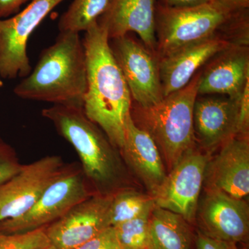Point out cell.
I'll list each match as a JSON object with an SVG mask.
<instances>
[{
  "label": "cell",
  "mask_w": 249,
  "mask_h": 249,
  "mask_svg": "<svg viewBox=\"0 0 249 249\" xmlns=\"http://www.w3.org/2000/svg\"><path fill=\"white\" fill-rule=\"evenodd\" d=\"M83 42L88 83L83 110L120 150L132 106L128 86L113 55L104 28L95 22L85 31Z\"/></svg>",
  "instance_id": "1"
},
{
  "label": "cell",
  "mask_w": 249,
  "mask_h": 249,
  "mask_svg": "<svg viewBox=\"0 0 249 249\" xmlns=\"http://www.w3.org/2000/svg\"><path fill=\"white\" fill-rule=\"evenodd\" d=\"M86 55L78 33L60 31L42 51L35 68L14 88L18 97L83 107L87 91Z\"/></svg>",
  "instance_id": "2"
},
{
  "label": "cell",
  "mask_w": 249,
  "mask_h": 249,
  "mask_svg": "<svg viewBox=\"0 0 249 249\" xmlns=\"http://www.w3.org/2000/svg\"><path fill=\"white\" fill-rule=\"evenodd\" d=\"M42 115L75 149L95 194L112 196L125 188V167L120 151L83 107L53 105L42 109Z\"/></svg>",
  "instance_id": "3"
},
{
  "label": "cell",
  "mask_w": 249,
  "mask_h": 249,
  "mask_svg": "<svg viewBox=\"0 0 249 249\" xmlns=\"http://www.w3.org/2000/svg\"><path fill=\"white\" fill-rule=\"evenodd\" d=\"M201 73L183 89L165 96L160 102L131 108L134 124L150 134L170 171L196 145L193 112Z\"/></svg>",
  "instance_id": "4"
},
{
  "label": "cell",
  "mask_w": 249,
  "mask_h": 249,
  "mask_svg": "<svg viewBox=\"0 0 249 249\" xmlns=\"http://www.w3.org/2000/svg\"><path fill=\"white\" fill-rule=\"evenodd\" d=\"M232 12L214 0L184 8L168 7L157 3V60L216 35Z\"/></svg>",
  "instance_id": "5"
},
{
  "label": "cell",
  "mask_w": 249,
  "mask_h": 249,
  "mask_svg": "<svg viewBox=\"0 0 249 249\" xmlns=\"http://www.w3.org/2000/svg\"><path fill=\"white\" fill-rule=\"evenodd\" d=\"M94 194L81 167L76 163L67 165L65 171L25 213L0 222V232L20 233L48 227Z\"/></svg>",
  "instance_id": "6"
},
{
  "label": "cell",
  "mask_w": 249,
  "mask_h": 249,
  "mask_svg": "<svg viewBox=\"0 0 249 249\" xmlns=\"http://www.w3.org/2000/svg\"><path fill=\"white\" fill-rule=\"evenodd\" d=\"M65 0H32L25 9L0 19V77L25 78L31 71L27 44L31 34Z\"/></svg>",
  "instance_id": "7"
},
{
  "label": "cell",
  "mask_w": 249,
  "mask_h": 249,
  "mask_svg": "<svg viewBox=\"0 0 249 249\" xmlns=\"http://www.w3.org/2000/svg\"><path fill=\"white\" fill-rule=\"evenodd\" d=\"M66 167L56 155L22 165L16 175L0 185V222L25 213Z\"/></svg>",
  "instance_id": "8"
},
{
  "label": "cell",
  "mask_w": 249,
  "mask_h": 249,
  "mask_svg": "<svg viewBox=\"0 0 249 249\" xmlns=\"http://www.w3.org/2000/svg\"><path fill=\"white\" fill-rule=\"evenodd\" d=\"M208 160L207 156L195 149L186 154L152 195L155 206L194 222Z\"/></svg>",
  "instance_id": "9"
},
{
  "label": "cell",
  "mask_w": 249,
  "mask_h": 249,
  "mask_svg": "<svg viewBox=\"0 0 249 249\" xmlns=\"http://www.w3.org/2000/svg\"><path fill=\"white\" fill-rule=\"evenodd\" d=\"M109 45L135 105L147 107L160 102L164 96L158 60L152 52L129 34L111 39Z\"/></svg>",
  "instance_id": "10"
},
{
  "label": "cell",
  "mask_w": 249,
  "mask_h": 249,
  "mask_svg": "<svg viewBox=\"0 0 249 249\" xmlns=\"http://www.w3.org/2000/svg\"><path fill=\"white\" fill-rule=\"evenodd\" d=\"M111 196L93 195L46 227L51 245L56 249H73L111 227Z\"/></svg>",
  "instance_id": "11"
},
{
  "label": "cell",
  "mask_w": 249,
  "mask_h": 249,
  "mask_svg": "<svg viewBox=\"0 0 249 249\" xmlns=\"http://www.w3.org/2000/svg\"><path fill=\"white\" fill-rule=\"evenodd\" d=\"M198 215L205 235L234 245L248 241L249 209L244 199L206 189Z\"/></svg>",
  "instance_id": "12"
},
{
  "label": "cell",
  "mask_w": 249,
  "mask_h": 249,
  "mask_svg": "<svg viewBox=\"0 0 249 249\" xmlns=\"http://www.w3.org/2000/svg\"><path fill=\"white\" fill-rule=\"evenodd\" d=\"M204 183L206 189L223 192L237 199L249 196V137L235 136L223 144L219 154L208 160Z\"/></svg>",
  "instance_id": "13"
},
{
  "label": "cell",
  "mask_w": 249,
  "mask_h": 249,
  "mask_svg": "<svg viewBox=\"0 0 249 249\" xmlns=\"http://www.w3.org/2000/svg\"><path fill=\"white\" fill-rule=\"evenodd\" d=\"M241 95L237 98L196 100L193 127L196 140L201 146L211 150L239 136Z\"/></svg>",
  "instance_id": "14"
},
{
  "label": "cell",
  "mask_w": 249,
  "mask_h": 249,
  "mask_svg": "<svg viewBox=\"0 0 249 249\" xmlns=\"http://www.w3.org/2000/svg\"><path fill=\"white\" fill-rule=\"evenodd\" d=\"M156 6L157 0H109L97 22L107 31L109 40L136 33L154 53L157 49Z\"/></svg>",
  "instance_id": "15"
},
{
  "label": "cell",
  "mask_w": 249,
  "mask_h": 249,
  "mask_svg": "<svg viewBox=\"0 0 249 249\" xmlns=\"http://www.w3.org/2000/svg\"><path fill=\"white\" fill-rule=\"evenodd\" d=\"M214 35L158 60L163 96L183 89L202 65L232 44Z\"/></svg>",
  "instance_id": "16"
},
{
  "label": "cell",
  "mask_w": 249,
  "mask_h": 249,
  "mask_svg": "<svg viewBox=\"0 0 249 249\" xmlns=\"http://www.w3.org/2000/svg\"><path fill=\"white\" fill-rule=\"evenodd\" d=\"M119 151L125 164L152 196L166 178L164 163L155 141L134 124L131 114L126 121L124 143Z\"/></svg>",
  "instance_id": "17"
},
{
  "label": "cell",
  "mask_w": 249,
  "mask_h": 249,
  "mask_svg": "<svg viewBox=\"0 0 249 249\" xmlns=\"http://www.w3.org/2000/svg\"><path fill=\"white\" fill-rule=\"evenodd\" d=\"M218 55L201 73L198 94L219 93L239 97L249 81V49L245 46L232 45Z\"/></svg>",
  "instance_id": "18"
},
{
  "label": "cell",
  "mask_w": 249,
  "mask_h": 249,
  "mask_svg": "<svg viewBox=\"0 0 249 249\" xmlns=\"http://www.w3.org/2000/svg\"><path fill=\"white\" fill-rule=\"evenodd\" d=\"M193 234L179 214L155 206L150 218V249H191Z\"/></svg>",
  "instance_id": "19"
},
{
  "label": "cell",
  "mask_w": 249,
  "mask_h": 249,
  "mask_svg": "<svg viewBox=\"0 0 249 249\" xmlns=\"http://www.w3.org/2000/svg\"><path fill=\"white\" fill-rule=\"evenodd\" d=\"M109 0H73L59 19L60 31L80 34L97 22L107 9Z\"/></svg>",
  "instance_id": "20"
},
{
  "label": "cell",
  "mask_w": 249,
  "mask_h": 249,
  "mask_svg": "<svg viewBox=\"0 0 249 249\" xmlns=\"http://www.w3.org/2000/svg\"><path fill=\"white\" fill-rule=\"evenodd\" d=\"M154 205L151 196H145L125 188L121 189L111 196L109 224L114 227L132 220Z\"/></svg>",
  "instance_id": "21"
},
{
  "label": "cell",
  "mask_w": 249,
  "mask_h": 249,
  "mask_svg": "<svg viewBox=\"0 0 249 249\" xmlns=\"http://www.w3.org/2000/svg\"><path fill=\"white\" fill-rule=\"evenodd\" d=\"M155 206L132 220L114 227L121 249H150V218Z\"/></svg>",
  "instance_id": "22"
},
{
  "label": "cell",
  "mask_w": 249,
  "mask_h": 249,
  "mask_svg": "<svg viewBox=\"0 0 249 249\" xmlns=\"http://www.w3.org/2000/svg\"><path fill=\"white\" fill-rule=\"evenodd\" d=\"M51 245L45 228L20 233L0 232V249H46Z\"/></svg>",
  "instance_id": "23"
},
{
  "label": "cell",
  "mask_w": 249,
  "mask_h": 249,
  "mask_svg": "<svg viewBox=\"0 0 249 249\" xmlns=\"http://www.w3.org/2000/svg\"><path fill=\"white\" fill-rule=\"evenodd\" d=\"M22 166L14 147L0 135V185L12 178Z\"/></svg>",
  "instance_id": "24"
},
{
  "label": "cell",
  "mask_w": 249,
  "mask_h": 249,
  "mask_svg": "<svg viewBox=\"0 0 249 249\" xmlns=\"http://www.w3.org/2000/svg\"><path fill=\"white\" fill-rule=\"evenodd\" d=\"M73 249H121L115 229L109 227L93 238Z\"/></svg>",
  "instance_id": "25"
},
{
  "label": "cell",
  "mask_w": 249,
  "mask_h": 249,
  "mask_svg": "<svg viewBox=\"0 0 249 249\" xmlns=\"http://www.w3.org/2000/svg\"><path fill=\"white\" fill-rule=\"evenodd\" d=\"M196 249H237L235 245L224 241L218 240L198 232L195 239Z\"/></svg>",
  "instance_id": "26"
},
{
  "label": "cell",
  "mask_w": 249,
  "mask_h": 249,
  "mask_svg": "<svg viewBox=\"0 0 249 249\" xmlns=\"http://www.w3.org/2000/svg\"><path fill=\"white\" fill-rule=\"evenodd\" d=\"M32 0H0V19H6L20 11L22 5Z\"/></svg>",
  "instance_id": "27"
},
{
  "label": "cell",
  "mask_w": 249,
  "mask_h": 249,
  "mask_svg": "<svg viewBox=\"0 0 249 249\" xmlns=\"http://www.w3.org/2000/svg\"><path fill=\"white\" fill-rule=\"evenodd\" d=\"M210 1L211 0H157V3L168 7L184 8L199 6Z\"/></svg>",
  "instance_id": "28"
},
{
  "label": "cell",
  "mask_w": 249,
  "mask_h": 249,
  "mask_svg": "<svg viewBox=\"0 0 249 249\" xmlns=\"http://www.w3.org/2000/svg\"><path fill=\"white\" fill-rule=\"evenodd\" d=\"M231 11L249 9V0H214Z\"/></svg>",
  "instance_id": "29"
},
{
  "label": "cell",
  "mask_w": 249,
  "mask_h": 249,
  "mask_svg": "<svg viewBox=\"0 0 249 249\" xmlns=\"http://www.w3.org/2000/svg\"><path fill=\"white\" fill-rule=\"evenodd\" d=\"M3 85L4 84H3L2 78L0 77V89L2 88Z\"/></svg>",
  "instance_id": "30"
},
{
  "label": "cell",
  "mask_w": 249,
  "mask_h": 249,
  "mask_svg": "<svg viewBox=\"0 0 249 249\" xmlns=\"http://www.w3.org/2000/svg\"><path fill=\"white\" fill-rule=\"evenodd\" d=\"M46 249H56L55 248V247H53V246L51 245L50 247H49L48 248H47Z\"/></svg>",
  "instance_id": "31"
}]
</instances>
